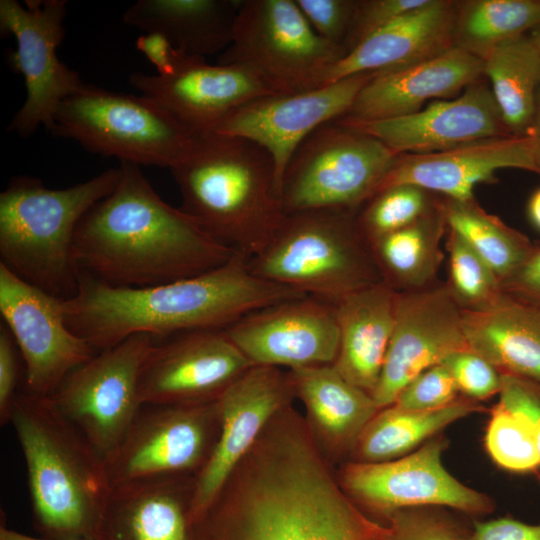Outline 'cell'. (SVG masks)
Returning <instances> with one entry per match:
<instances>
[{
    "label": "cell",
    "instance_id": "51",
    "mask_svg": "<svg viewBox=\"0 0 540 540\" xmlns=\"http://www.w3.org/2000/svg\"><path fill=\"white\" fill-rule=\"evenodd\" d=\"M0 540H49L43 537H32L6 527L0 528Z\"/></svg>",
    "mask_w": 540,
    "mask_h": 540
},
{
    "label": "cell",
    "instance_id": "13",
    "mask_svg": "<svg viewBox=\"0 0 540 540\" xmlns=\"http://www.w3.org/2000/svg\"><path fill=\"white\" fill-rule=\"evenodd\" d=\"M66 8V0H26L25 5L0 0L1 36H13L17 43L7 60L26 86L25 101L7 130L21 137L40 126L50 132L60 104L85 86L56 52L65 35Z\"/></svg>",
    "mask_w": 540,
    "mask_h": 540
},
{
    "label": "cell",
    "instance_id": "22",
    "mask_svg": "<svg viewBox=\"0 0 540 540\" xmlns=\"http://www.w3.org/2000/svg\"><path fill=\"white\" fill-rule=\"evenodd\" d=\"M339 120L377 138L397 155L436 152L510 135L491 89L479 81L456 98L432 101L410 115L368 122Z\"/></svg>",
    "mask_w": 540,
    "mask_h": 540
},
{
    "label": "cell",
    "instance_id": "49",
    "mask_svg": "<svg viewBox=\"0 0 540 540\" xmlns=\"http://www.w3.org/2000/svg\"><path fill=\"white\" fill-rule=\"evenodd\" d=\"M527 136L531 142L533 158L538 174H540V86L537 91L535 108Z\"/></svg>",
    "mask_w": 540,
    "mask_h": 540
},
{
    "label": "cell",
    "instance_id": "17",
    "mask_svg": "<svg viewBox=\"0 0 540 540\" xmlns=\"http://www.w3.org/2000/svg\"><path fill=\"white\" fill-rule=\"evenodd\" d=\"M467 349L462 309L446 286L398 292L393 331L370 395L379 409L388 407L421 372Z\"/></svg>",
    "mask_w": 540,
    "mask_h": 540
},
{
    "label": "cell",
    "instance_id": "2",
    "mask_svg": "<svg viewBox=\"0 0 540 540\" xmlns=\"http://www.w3.org/2000/svg\"><path fill=\"white\" fill-rule=\"evenodd\" d=\"M120 163L115 189L76 228L81 273L114 287H151L206 273L236 253L162 200L139 165Z\"/></svg>",
    "mask_w": 540,
    "mask_h": 540
},
{
    "label": "cell",
    "instance_id": "39",
    "mask_svg": "<svg viewBox=\"0 0 540 540\" xmlns=\"http://www.w3.org/2000/svg\"><path fill=\"white\" fill-rule=\"evenodd\" d=\"M455 512L437 506L397 510L385 522L389 528L387 540H471L472 526Z\"/></svg>",
    "mask_w": 540,
    "mask_h": 540
},
{
    "label": "cell",
    "instance_id": "8",
    "mask_svg": "<svg viewBox=\"0 0 540 540\" xmlns=\"http://www.w3.org/2000/svg\"><path fill=\"white\" fill-rule=\"evenodd\" d=\"M50 132L91 153L169 169L192 152L199 137L143 95L91 84L60 104Z\"/></svg>",
    "mask_w": 540,
    "mask_h": 540
},
{
    "label": "cell",
    "instance_id": "35",
    "mask_svg": "<svg viewBox=\"0 0 540 540\" xmlns=\"http://www.w3.org/2000/svg\"><path fill=\"white\" fill-rule=\"evenodd\" d=\"M540 24V0L456 1L453 47L484 59L498 44Z\"/></svg>",
    "mask_w": 540,
    "mask_h": 540
},
{
    "label": "cell",
    "instance_id": "25",
    "mask_svg": "<svg viewBox=\"0 0 540 540\" xmlns=\"http://www.w3.org/2000/svg\"><path fill=\"white\" fill-rule=\"evenodd\" d=\"M196 476L113 487L94 540H189Z\"/></svg>",
    "mask_w": 540,
    "mask_h": 540
},
{
    "label": "cell",
    "instance_id": "29",
    "mask_svg": "<svg viewBox=\"0 0 540 540\" xmlns=\"http://www.w3.org/2000/svg\"><path fill=\"white\" fill-rule=\"evenodd\" d=\"M469 348L501 374L540 384V308L503 293L490 305L462 310Z\"/></svg>",
    "mask_w": 540,
    "mask_h": 540
},
{
    "label": "cell",
    "instance_id": "20",
    "mask_svg": "<svg viewBox=\"0 0 540 540\" xmlns=\"http://www.w3.org/2000/svg\"><path fill=\"white\" fill-rule=\"evenodd\" d=\"M296 398L287 372L251 366L216 401L219 435L196 476L190 524L214 499L234 467L256 442L271 418Z\"/></svg>",
    "mask_w": 540,
    "mask_h": 540
},
{
    "label": "cell",
    "instance_id": "10",
    "mask_svg": "<svg viewBox=\"0 0 540 540\" xmlns=\"http://www.w3.org/2000/svg\"><path fill=\"white\" fill-rule=\"evenodd\" d=\"M346 54L313 30L295 0H241L218 63L248 69L274 94H292L323 86Z\"/></svg>",
    "mask_w": 540,
    "mask_h": 540
},
{
    "label": "cell",
    "instance_id": "43",
    "mask_svg": "<svg viewBox=\"0 0 540 540\" xmlns=\"http://www.w3.org/2000/svg\"><path fill=\"white\" fill-rule=\"evenodd\" d=\"M295 2L307 22L321 38L346 50L356 1L295 0Z\"/></svg>",
    "mask_w": 540,
    "mask_h": 540
},
{
    "label": "cell",
    "instance_id": "14",
    "mask_svg": "<svg viewBox=\"0 0 540 540\" xmlns=\"http://www.w3.org/2000/svg\"><path fill=\"white\" fill-rule=\"evenodd\" d=\"M219 428L216 401L143 405L122 442L104 461L111 487L197 476L213 451Z\"/></svg>",
    "mask_w": 540,
    "mask_h": 540
},
{
    "label": "cell",
    "instance_id": "18",
    "mask_svg": "<svg viewBox=\"0 0 540 540\" xmlns=\"http://www.w3.org/2000/svg\"><path fill=\"white\" fill-rule=\"evenodd\" d=\"M373 75L357 74L312 90L258 97L212 132L245 138L264 148L274 161L280 193L283 174L299 144L320 125L344 117Z\"/></svg>",
    "mask_w": 540,
    "mask_h": 540
},
{
    "label": "cell",
    "instance_id": "42",
    "mask_svg": "<svg viewBox=\"0 0 540 540\" xmlns=\"http://www.w3.org/2000/svg\"><path fill=\"white\" fill-rule=\"evenodd\" d=\"M432 0H361L356 1L351 29L346 42L347 53L369 35L400 17L418 10Z\"/></svg>",
    "mask_w": 540,
    "mask_h": 540
},
{
    "label": "cell",
    "instance_id": "19",
    "mask_svg": "<svg viewBox=\"0 0 540 540\" xmlns=\"http://www.w3.org/2000/svg\"><path fill=\"white\" fill-rule=\"evenodd\" d=\"M224 332L252 366L330 365L339 350L334 305L310 295L253 311Z\"/></svg>",
    "mask_w": 540,
    "mask_h": 540
},
{
    "label": "cell",
    "instance_id": "23",
    "mask_svg": "<svg viewBox=\"0 0 540 540\" xmlns=\"http://www.w3.org/2000/svg\"><path fill=\"white\" fill-rule=\"evenodd\" d=\"M506 168L538 173L528 136L486 138L436 152L397 155L377 193L411 184L468 201L474 199L477 184L494 182L497 171Z\"/></svg>",
    "mask_w": 540,
    "mask_h": 540
},
{
    "label": "cell",
    "instance_id": "7",
    "mask_svg": "<svg viewBox=\"0 0 540 540\" xmlns=\"http://www.w3.org/2000/svg\"><path fill=\"white\" fill-rule=\"evenodd\" d=\"M257 277L335 304L382 281L355 213L314 209L285 213L265 249L248 259Z\"/></svg>",
    "mask_w": 540,
    "mask_h": 540
},
{
    "label": "cell",
    "instance_id": "44",
    "mask_svg": "<svg viewBox=\"0 0 540 540\" xmlns=\"http://www.w3.org/2000/svg\"><path fill=\"white\" fill-rule=\"evenodd\" d=\"M500 403L521 418L532 432L540 451V384L501 374Z\"/></svg>",
    "mask_w": 540,
    "mask_h": 540
},
{
    "label": "cell",
    "instance_id": "21",
    "mask_svg": "<svg viewBox=\"0 0 540 540\" xmlns=\"http://www.w3.org/2000/svg\"><path fill=\"white\" fill-rule=\"evenodd\" d=\"M129 83L197 136L212 132L244 104L274 94L248 69L211 65L198 56H190L171 76L134 72Z\"/></svg>",
    "mask_w": 540,
    "mask_h": 540
},
{
    "label": "cell",
    "instance_id": "46",
    "mask_svg": "<svg viewBox=\"0 0 540 540\" xmlns=\"http://www.w3.org/2000/svg\"><path fill=\"white\" fill-rule=\"evenodd\" d=\"M136 48L155 66L157 75L171 76L191 56L176 48L164 35L145 33L136 40Z\"/></svg>",
    "mask_w": 540,
    "mask_h": 540
},
{
    "label": "cell",
    "instance_id": "37",
    "mask_svg": "<svg viewBox=\"0 0 540 540\" xmlns=\"http://www.w3.org/2000/svg\"><path fill=\"white\" fill-rule=\"evenodd\" d=\"M428 192L411 184L393 185L379 191L365 203L359 216H355L363 239L369 244L427 215L436 206Z\"/></svg>",
    "mask_w": 540,
    "mask_h": 540
},
{
    "label": "cell",
    "instance_id": "48",
    "mask_svg": "<svg viewBox=\"0 0 540 540\" xmlns=\"http://www.w3.org/2000/svg\"><path fill=\"white\" fill-rule=\"evenodd\" d=\"M505 293L540 308V246L512 276L501 283Z\"/></svg>",
    "mask_w": 540,
    "mask_h": 540
},
{
    "label": "cell",
    "instance_id": "47",
    "mask_svg": "<svg viewBox=\"0 0 540 540\" xmlns=\"http://www.w3.org/2000/svg\"><path fill=\"white\" fill-rule=\"evenodd\" d=\"M471 540H540V522L528 524L512 517L474 520Z\"/></svg>",
    "mask_w": 540,
    "mask_h": 540
},
{
    "label": "cell",
    "instance_id": "15",
    "mask_svg": "<svg viewBox=\"0 0 540 540\" xmlns=\"http://www.w3.org/2000/svg\"><path fill=\"white\" fill-rule=\"evenodd\" d=\"M0 313L25 365V388L51 397L64 378L96 352L67 326L63 299L20 279L0 263Z\"/></svg>",
    "mask_w": 540,
    "mask_h": 540
},
{
    "label": "cell",
    "instance_id": "12",
    "mask_svg": "<svg viewBox=\"0 0 540 540\" xmlns=\"http://www.w3.org/2000/svg\"><path fill=\"white\" fill-rule=\"evenodd\" d=\"M447 445L444 435L438 434L394 460L350 461L342 468L339 483L359 508L383 524L395 511L412 507H444L473 517L492 513L491 497L463 484L444 467Z\"/></svg>",
    "mask_w": 540,
    "mask_h": 540
},
{
    "label": "cell",
    "instance_id": "38",
    "mask_svg": "<svg viewBox=\"0 0 540 540\" xmlns=\"http://www.w3.org/2000/svg\"><path fill=\"white\" fill-rule=\"evenodd\" d=\"M484 441L491 459L504 470L529 473L540 467V451L529 427L498 402L490 410Z\"/></svg>",
    "mask_w": 540,
    "mask_h": 540
},
{
    "label": "cell",
    "instance_id": "16",
    "mask_svg": "<svg viewBox=\"0 0 540 540\" xmlns=\"http://www.w3.org/2000/svg\"><path fill=\"white\" fill-rule=\"evenodd\" d=\"M154 343L139 373L142 405L212 403L252 365L224 330L181 332Z\"/></svg>",
    "mask_w": 540,
    "mask_h": 540
},
{
    "label": "cell",
    "instance_id": "5",
    "mask_svg": "<svg viewBox=\"0 0 540 540\" xmlns=\"http://www.w3.org/2000/svg\"><path fill=\"white\" fill-rule=\"evenodd\" d=\"M10 422L25 460L35 528L49 540H94L112 490L104 460L50 397L19 391Z\"/></svg>",
    "mask_w": 540,
    "mask_h": 540
},
{
    "label": "cell",
    "instance_id": "45",
    "mask_svg": "<svg viewBox=\"0 0 540 540\" xmlns=\"http://www.w3.org/2000/svg\"><path fill=\"white\" fill-rule=\"evenodd\" d=\"M17 344L5 324L0 326V424L10 422L19 378Z\"/></svg>",
    "mask_w": 540,
    "mask_h": 540
},
{
    "label": "cell",
    "instance_id": "27",
    "mask_svg": "<svg viewBox=\"0 0 540 540\" xmlns=\"http://www.w3.org/2000/svg\"><path fill=\"white\" fill-rule=\"evenodd\" d=\"M306 423L329 462L351 454L367 423L380 410L371 395L351 384L333 364L288 370Z\"/></svg>",
    "mask_w": 540,
    "mask_h": 540
},
{
    "label": "cell",
    "instance_id": "34",
    "mask_svg": "<svg viewBox=\"0 0 540 540\" xmlns=\"http://www.w3.org/2000/svg\"><path fill=\"white\" fill-rule=\"evenodd\" d=\"M440 205L448 229L467 242L501 283L520 269L537 248L526 235L486 212L475 199L445 198Z\"/></svg>",
    "mask_w": 540,
    "mask_h": 540
},
{
    "label": "cell",
    "instance_id": "33",
    "mask_svg": "<svg viewBox=\"0 0 540 540\" xmlns=\"http://www.w3.org/2000/svg\"><path fill=\"white\" fill-rule=\"evenodd\" d=\"M483 75L510 135L527 136L540 86V53L529 35L506 40L483 59Z\"/></svg>",
    "mask_w": 540,
    "mask_h": 540
},
{
    "label": "cell",
    "instance_id": "41",
    "mask_svg": "<svg viewBox=\"0 0 540 540\" xmlns=\"http://www.w3.org/2000/svg\"><path fill=\"white\" fill-rule=\"evenodd\" d=\"M443 364L465 397L479 401L498 394L501 373L485 358L471 349L454 352Z\"/></svg>",
    "mask_w": 540,
    "mask_h": 540
},
{
    "label": "cell",
    "instance_id": "36",
    "mask_svg": "<svg viewBox=\"0 0 540 540\" xmlns=\"http://www.w3.org/2000/svg\"><path fill=\"white\" fill-rule=\"evenodd\" d=\"M446 249L449 273L446 288L462 310L486 307L503 293L492 268L451 229Z\"/></svg>",
    "mask_w": 540,
    "mask_h": 540
},
{
    "label": "cell",
    "instance_id": "11",
    "mask_svg": "<svg viewBox=\"0 0 540 540\" xmlns=\"http://www.w3.org/2000/svg\"><path fill=\"white\" fill-rule=\"evenodd\" d=\"M134 334L71 371L50 397L61 415L105 459L119 446L142 408L141 366L154 343Z\"/></svg>",
    "mask_w": 540,
    "mask_h": 540
},
{
    "label": "cell",
    "instance_id": "26",
    "mask_svg": "<svg viewBox=\"0 0 540 540\" xmlns=\"http://www.w3.org/2000/svg\"><path fill=\"white\" fill-rule=\"evenodd\" d=\"M455 5L456 1L432 0L369 35L330 69L324 85L407 67L452 48Z\"/></svg>",
    "mask_w": 540,
    "mask_h": 540
},
{
    "label": "cell",
    "instance_id": "40",
    "mask_svg": "<svg viewBox=\"0 0 540 540\" xmlns=\"http://www.w3.org/2000/svg\"><path fill=\"white\" fill-rule=\"evenodd\" d=\"M457 384L443 364L432 366L413 378L392 405L429 411L445 407L459 398Z\"/></svg>",
    "mask_w": 540,
    "mask_h": 540
},
{
    "label": "cell",
    "instance_id": "31",
    "mask_svg": "<svg viewBox=\"0 0 540 540\" xmlns=\"http://www.w3.org/2000/svg\"><path fill=\"white\" fill-rule=\"evenodd\" d=\"M485 410L477 401L465 396L429 411L395 405L382 408L359 435L350 454L351 461L379 463L403 457L457 420Z\"/></svg>",
    "mask_w": 540,
    "mask_h": 540
},
{
    "label": "cell",
    "instance_id": "32",
    "mask_svg": "<svg viewBox=\"0 0 540 540\" xmlns=\"http://www.w3.org/2000/svg\"><path fill=\"white\" fill-rule=\"evenodd\" d=\"M447 228L441 205L414 223L369 243L382 281L397 292L429 287L444 259Z\"/></svg>",
    "mask_w": 540,
    "mask_h": 540
},
{
    "label": "cell",
    "instance_id": "52",
    "mask_svg": "<svg viewBox=\"0 0 540 540\" xmlns=\"http://www.w3.org/2000/svg\"><path fill=\"white\" fill-rule=\"evenodd\" d=\"M528 35L540 53V24L531 29Z\"/></svg>",
    "mask_w": 540,
    "mask_h": 540
},
{
    "label": "cell",
    "instance_id": "24",
    "mask_svg": "<svg viewBox=\"0 0 540 540\" xmlns=\"http://www.w3.org/2000/svg\"><path fill=\"white\" fill-rule=\"evenodd\" d=\"M483 60L456 47L428 60L374 73L348 113L352 121H378L413 114L428 100L449 99L483 76Z\"/></svg>",
    "mask_w": 540,
    "mask_h": 540
},
{
    "label": "cell",
    "instance_id": "6",
    "mask_svg": "<svg viewBox=\"0 0 540 540\" xmlns=\"http://www.w3.org/2000/svg\"><path fill=\"white\" fill-rule=\"evenodd\" d=\"M111 168L63 189L18 176L0 194V263L32 286L63 300L79 289L74 236L82 217L116 187Z\"/></svg>",
    "mask_w": 540,
    "mask_h": 540
},
{
    "label": "cell",
    "instance_id": "28",
    "mask_svg": "<svg viewBox=\"0 0 540 540\" xmlns=\"http://www.w3.org/2000/svg\"><path fill=\"white\" fill-rule=\"evenodd\" d=\"M398 292L381 281L334 305L339 350L333 366L351 384L371 394L394 327Z\"/></svg>",
    "mask_w": 540,
    "mask_h": 540
},
{
    "label": "cell",
    "instance_id": "9",
    "mask_svg": "<svg viewBox=\"0 0 540 540\" xmlns=\"http://www.w3.org/2000/svg\"><path fill=\"white\" fill-rule=\"evenodd\" d=\"M397 154L339 119L313 130L292 154L282 177L285 213L314 209L355 213L378 191Z\"/></svg>",
    "mask_w": 540,
    "mask_h": 540
},
{
    "label": "cell",
    "instance_id": "4",
    "mask_svg": "<svg viewBox=\"0 0 540 540\" xmlns=\"http://www.w3.org/2000/svg\"><path fill=\"white\" fill-rule=\"evenodd\" d=\"M185 213L219 243L251 259L274 237L285 212L271 155L241 137L200 135L170 169Z\"/></svg>",
    "mask_w": 540,
    "mask_h": 540
},
{
    "label": "cell",
    "instance_id": "3",
    "mask_svg": "<svg viewBox=\"0 0 540 540\" xmlns=\"http://www.w3.org/2000/svg\"><path fill=\"white\" fill-rule=\"evenodd\" d=\"M305 296L255 276L235 253L206 273L142 288L114 287L81 273L77 294L63 300L68 328L98 353L134 334L162 339L194 330H224L245 315Z\"/></svg>",
    "mask_w": 540,
    "mask_h": 540
},
{
    "label": "cell",
    "instance_id": "50",
    "mask_svg": "<svg viewBox=\"0 0 540 540\" xmlns=\"http://www.w3.org/2000/svg\"><path fill=\"white\" fill-rule=\"evenodd\" d=\"M527 215L532 225L540 231V188L536 189L528 200Z\"/></svg>",
    "mask_w": 540,
    "mask_h": 540
},
{
    "label": "cell",
    "instance_id": "1",
    "mask_svg": "<svg viewBox=\"0 0 540 540\" xmlns=\"http://www.w3.org/2000/svg\"><path fill=\"white\" fill-rule=\"evenodd\" d=\"M346 494L314 440L263 434L191 523L189 540H387Z\"/></svg>",
    "mask_w": 540,
    "mask_h": 540
},
{
    "label": "cell",
    "instance_id": "30",
    "mask_svg": "<svg viewBox=\"0 0 540 540\" xmlns=\"http://www.w3.org/2000/svg\"><path fill=\"white\" fill-rule=\"evenodd\" d=\"M241 0H138L123 21L145 33L164 35L176 48L205 58L232 41Z\"/></svg>",
    "mask_w": 540,
    "mask_h": 540
}]
</instances>
